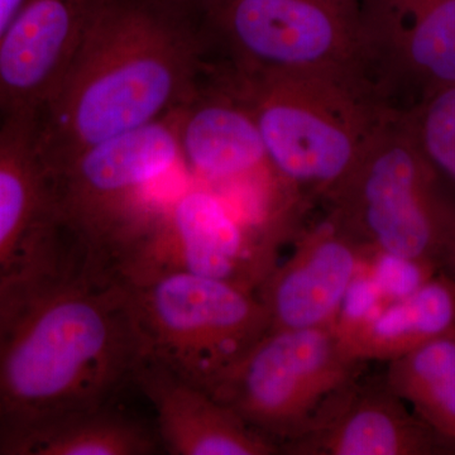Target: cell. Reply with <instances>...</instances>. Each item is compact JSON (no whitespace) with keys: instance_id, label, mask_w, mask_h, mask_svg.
<instances>
[{"instance_id":"obj_1","label":"cell","mask_w":455,"mask_h":455,"mask_svg":"<svg viewBox=\"0 0 455 455\" xmlns=\"http://www.w3.org/2000/svg\"><path fill=\"white\" fill-rule=\"evenodd\" d=\"M136 363L124 283L52 218L0 283V453L107 406Z\"/></svg>"},{"instance_id":"obj_2","label":"cell","mask_w":455,"mask_h":455,"mask_svg":"<svg viewBox=\"0 0 455 455\" xmlns=\"http://www.w3.org/2000/svg\"><path fill=\"white\" fill-rule=\"evenodd\" d=\"M202 29L142 0H114L35 119L44 172L178 110L206 73Z\"/></svg>"},{"instance_id":"obj_3","label":"cell","mask_w":455,"mask_h":455,"mask_svg":"<svg viewBox=\"0 0 455 455\" xmlns=\"http://www.w3.org/2000/svg\"><path fill=\"white\" fill-rule=\"evenodd\" d=\"M217 74L252 113L272 169L299 196L325 197L391 113L357 68Z\"/></svg>"},{"instance_id":"obj_4","label":"cell","mask_w":455,"mask_h":455,"mask_svg":"<svg viewBox=\"0 0 455 455\" xmlns=\"http://www.w3.org/2000/svg\"><path fill=\"white\" fill-rule=\"evenodd\" d=\"M448 184L403 116L391 112L325 200L329 215L368 253L439 268L455 241V199Z\"/></svg>"},{"instance_id":"obj_5","label":"cell","mask_w":455,"mask_h":455,"mask_svg":"<svg viewBox=\"0 0 455 455\" xmlns=\"http://www.w3.org/2000/svg\"><path fill=\"white\" fill-rule=\"evenodd\" d=\"M176 112L74 156L47 173L51 215L90 259L113 271L156 211L171 180L188 176Z\"/></svg>"},{"instance_id":"obj_6","label":"cell","mask_w":455,"mask_h":455,"mask_svg":"<svg viewBox=\"0 0 455 455\" xmlns=\"http://www.w3.org/2000/svg\"><path fill=\"white\" fill-rule=\"evenodd\" d=\"M121 281L137 363L164 368L209 394L269 331L262 301L238 284L178 271Z\"/></svg>"},{"instance_id":"obj_7","label":"cell","mask_w":455,"mask_h":455,"mask_svg":"<svg viewBox=\"0 0 455 455\" xmlns=\"http://www.w3.org/2000/svg\"><path fill=\"white\" fill-rule=\"evenodd\" d=\"M334 325L269 331L212 396L283 449L307 435L359 379Z\"/></svg>"},{"instance_id":"obj_8","label":"cell","mask_w":455,"mask_h":455,"mask_svg":"<svg viewBox=\"0 0 455 455\" xmlns=\"http://www.w3.org/2000/svg\"><path fill=\"white\" fill-rule=\"evenodd\" d=\"M283 235L254 220L220 191L190 179L124 248L114 272L124 281L188 272L256 292L277 265Z\"/></svg>"},{"instance_id":"obj_9","label":"cell","mask_w":455,"mask_h":455,"mask_svg":"<svg viewBox=\"0 0 455 455\" xmlns=\"http://www.w3.org/2000/svg\"><path fill=\"white\" fill-rule=\"evenodd\" d=\"M203 32L239 74L362 70L359 0H209Z\"/></svg>"},{"instance_id":"obj_10","label":"cell","mask_w":455,"mask_h":455,"mask_svg":"<svg viewBox=\"0 0 455 455\" xmlns=\"http://www.w3.org/2000/svg\"><path fill=\"white\" fill-rule=\"evenodd\" d=\"M361 65L383 106L405 112L455 84V0H359Z\"/></svg>"},{"instance_id":"obj_11","label":"cell","mask_w":455,"mask_h":455,"mask_svg":"<svg viewBox=\"0 0 455 455\" xmlns=\"http://www.w3.org/2000/svg\"><path fill=\"white\" fill-rule=\"evenodd\" d=\"M176 121L182 161L194 181L241 205L259 203L283 185L252 113L212 68L179 108Z\"/></svg>"},{"instance_id":"obj_12","label":"cell","mask_w":455,"mask_h":455,"mask_svg":"<svg viewBox=\"0 0 455 455\" xmlns=\"http://www.w3.org/2000/svg\"><path fill=\"white\" fill-rule=\"evenodd\" d=\"M114 0H23L0 44V119L36 118Z\"/></svg>"},{"instance_id":"obj_13","label":"cell","mask_w":455,"mask_h":455,"mask_svg":"<svg viewBox=\"0 0 455 455\" xmlns=\"http://www.w3.org/2000/svg\"><path fill=\"white\" fill-rule=\"evenodd\" d=\"M368 251L331 217L299 235L295 251L257 289L269 331L334 325Z\"/></svg>"},{"instance_id":"obj_14","label":"cell","mask_w":455,"mask_h":455,"mask_svg":"<svg viewBox=\"0 0 455 455\" xmlns=\"http://www.w3.org/2000/svg\"><path fill=\"white\" fill-rule=\"evenodd\" d=\"M355 381L313 430L283 449L301 455H448L455 442L407 409L385 379Z\"/></svg>"},{"instance_id":"obj_15","label":"cell","mask_w":455,"mask_h":455,"mask_svg":"<svg viewBox=\"0 0 455 455\" xmlns=\"http://www.w3.org/2000/svg\"><path fill=\"white\" fill-rule=\"evenodd\" d=\"M132 379L154 406L161 444L172 455H271L281 448L203 388L139 362Z\"/></svg>"},{"instance_id":"obj_16","label":"cell","mask_w":455,"mask_h":455,"mask_svg":"<svg viewBox=\"0 0 455 455\" xmlns=\"http://www.w3.org/2000/svg\"><path fill=\"white\" fill-rule=\"evenodd\" d=\"M50 188L35 118L0 119V283L35 250L51 221Z\"/></svg>"},{"instance_id":"obj_17","label":"cell","mask_w":455,"mask_h":455,"mask_svg":"<svg viewBox=\"0 0 455 455\" xmlns=\"http://www.w3.org/2000/svg\"><path fill=\"white\" fill-rule=\"evenodd\" d=\"M335 328L350 357L388 363L455 331V280L434 275L410 295Z\"/></svg>"},{"instance_id":"obj_18","label":"cell","mask_w":455,"mask_h":455,"mask_svg":"<svg viewBox=\"0 0 455 455\" xmlns=\"http://www.w3.org/2000/svg\"><path fill=\"white\" fill-rule=\"evenodd\" d=\"M385 381L421 420L455 442V331L388 362Z\"/></svg>"},{"instance_id":"obj_19","label":"cell","mask_w":455,"mask_h":455,"mask_svg":"<svg viewBox=\"0 0 455 455\" xmlns=\"http://www.w3.org/2000/svg\"><path fill=\"white\" fill-rule=\"evenodd\" d=\"M158 449L145 427L107 405L57 421L27 440L16 455H149Z\"/></svg>"},{"instance_id":"obj_20","label":"cell","mask_w":455,"mask_h":455,"mask_svg":"<svg viewBox=\"0 0 455 455\" xmlns=\"http://www.w3.org/2000/svg\"><path fill=\"white\" fill-rule=\"evenodd\" d=\"M400 114L427 160L455 187V84Z\"/></svg>"},{"instance_id":"obj_21","label":"cell","mask_w":455,"mask_h":455,"mask_svg":"<svg viewBox=\"0 0 455 455\" xmlns=\"http://www.w3.org/2000/svg\"><path fill=\"white\" fill-rule=\"evenodd\" d=\"M149 7L173 20L203 28L204 16L209 0H142Z\"/></svg>"},{"instance_id":"obj_22","label":"cell","mask_w":455,"mask_h":455,"mask_svg":"<svg viewBox=\"0 0 455 455\" xmlns=\"http://www.w3.org/2000/svg\"><path fill=\"white\" fill-rule=\"evenodd\" d=\"M23 0H0V44L22 7Z\"/></svg>"},{"instance_id":"obj_23","label":"cell","mask_w":455,"mask_h":455,"mask_svg":"<svg viewBox=\"0 0 455 455\" xmlns=\"http://www.w3.org/2000/svg\"><path fill=\"white\" fill-rule=\"evenodd\" d=\"M444 266L449 268V276L453 277L455 280V241L449 251L447 259H445Z\"/></svg>"}]
</instances>
